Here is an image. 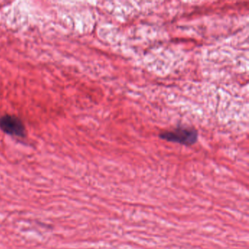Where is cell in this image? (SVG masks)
<instances>
[{"instance_id":"obj_1","label":"cell","mask_w":249,"mask_h":249,"mask_svg":"<svg viewBox=\"0 0 249 249\" xmlns=\"http://www.w3.org/2000/svg\"><path fill=\"white\" fill-rule=\"evenodd\" d=\"M159 136L168 142L190 146L197 142L198 132L192 128L177 127L161 132Z\"/></svg>"},{"instance_id":"obj_2","label":"cell","mask_w":249,"mask_h":249,"mask_svg":"<svg viewBox=\"0 0 249 249\" xmlns=\"http://www.w3.org/2000/svg\"><path fill=\"white\" fill-rule=\"evenodd\" d=\"M0 128L5 133L15 136H24L25 127L18 118L5 116L0 119Z\"/></svg>"}]
</instances>
